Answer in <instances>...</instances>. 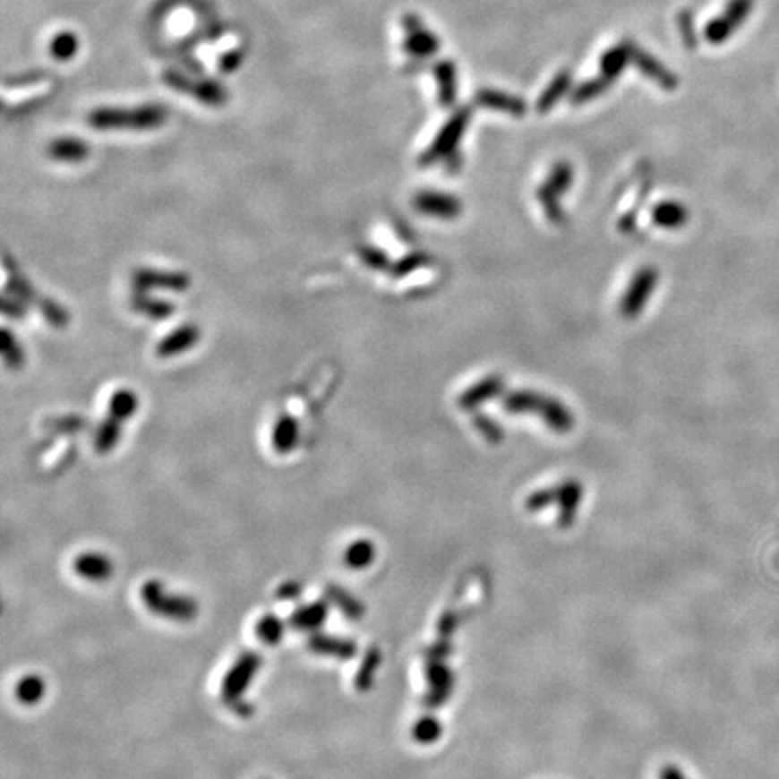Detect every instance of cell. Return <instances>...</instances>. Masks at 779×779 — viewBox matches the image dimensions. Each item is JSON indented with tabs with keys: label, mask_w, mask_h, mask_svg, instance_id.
Returning a JSON list of instances; mask_svg holds the SVG:
<instances>
[{
	"label": "cell",
	"mask_w": 779,
	"mask_h": 779,
	"mask_svg": "<svg viewBox=\"0 0 779 779\" xmlns=\"http://www.w3.org/2000/svg\"><path fill=\"white\" fill-rule=\"evenodd\" d=\"M659 779H688L686 777V774L679 768V766H675V765H666V766H663L661 768V772H659Z\"/></svg>",
	"instance_id": "obj_20"
},
{
	"label": "cell",
	"mask_w": 779,
	"mask_h": 779,
	"mask_svg": "<svg viewBox=\"0 0 779 779\" xmlns=\"http://www.w3.org/2000/svg\"><path fill=\"white\" fill-rule=\"evenodd\" d=\"M569 87V74H560L556 78V81L552 83V87H549V90L544 94L542 98V108H547L554 103V99L565 92V89Z\"/></svg>",
	"instance_id": "obj_19"
},
{
	"label": "cell",
	"mask_w": 779,
	"mask_h": 779,
	"mask_svg": "<svg viewBox=\"0 0 779 779\" xmlns=\"http://www.w3.org/2000/svg\"><path fill=\"white\" fill-rule=\"evenodd\" d=\"M258 670V659L251 654L240 657L233 670L227 673L224 684H222V695L226 700H235L242 695V691L249 686L254 672Z\"/></svg>",
	"instance_id": "obj_5"
},
{
	"label": "cell",
	"mask_w": 779,
	"mask_h": 779,
	"mask_svg": "<svg viewBox=\"0 0 779 779\" xmlns=\"http://www.w3.org/2000/svg\"><path fill=\"white\" fill-rule=\"evenodd\" d=\"M403 26L407 31L405 49L408 55H412L415 58H426L439 49L437 37L433 33H430L417 17L407 15L403 19Z\"/></svg>",
	"instance_id": "obj_4"
},
{
	"label": "cell",
	"mask_w": 779,
	"mask_h": 779,
	"mask_svg": "<svg viewBox=\"0 0 779 779\" xmlns=\"http://www.w3.org/2000/svg\"><path fill=\"white\" fill-rule=\"evenodd\" d=\"M375 558V549L368 540H357L345 551V565L350 569H366Z\"/></svg>",
	"instance_id": "obj_9"
},
{
	"label": "cell",
	"mask_w": 779,
	"mask_h": 779,
	"mask_svg": "<svg viewBox=\"0 0 779 779\" xmlns=\"http://www.w3.org/2000/svg\"><path fill=\"white\" fill-rule=\"evenodd\" d=\"M78 49H80V40L71 31H62V33L55 35L51 44H49V51H51L53 58L58 62L73 60L76 56Z\"/></svg>",
	"instance_id": "obj_8"
},
{
	"label": "cell",
	"mask_w": 779,
	"mask_h": 779,
	"mask_svg": "<svg viewBox=\"0 0 779 779\" xmlns=\"http://www.w3.org/2000/svg\"><path fill=\"white\" fill-rule=\"evenodd\" d=\"M312 647H316V652L321 654H329V655H336V657H352L354 655V644L348 640H341V638H320L316 637L312 640Z\"/></svg>",
	"instance_id": "obj_12"
},
{
	"label": "cell",
	"mask_w": 779,
	"mask_h": 779,
	"mask_svg": "<svg viewBox=\"0 0 779 779\" xmlns=\"http://www.w3.org/2000/svg\"><path fill=\"white\" fill-rule=\"evenodd\" d=\"M637 64L640 65V69L647 74V76H652V78H655L657 81H661L664 87H670V85H673L675 83V80H673V76L672 74H668L664 69H663V65H659L652 56H646V55H638V58H637Z\"/></svg>",
	"instance_id": "obj_15"
},
{
	"label": "cell",
	"mask_w": 779,
	"mask_h": 779,
	"mask_svg": "<svg viewBox=\"0 0 779 779\" xmlns=\"http://www.w3.org/2000/svg\"><path fill=\"white\" fill-rule=\"evenodd\" d=\"M480 98H482V103H485L489 107H498V108H505L510 112H522L524 110L522 103H519L518 99L509 98L507 94H501V92L484 90V92H480Z\"/></svg>",
	"instance_id": "obj_16"
},
{
	"label": "cell",
	"mask_w": 779,
	"mask_h": 779,
	"mask_svg": "<svg viewBox=\"0 0 779 779\" xmlns=\"http://www.w3.org/2000/svg\"><path fill=\"white\" fill-rule=\"evenodd\" d=\"M85 145L78 140H62L53 145V154L56 158H81L85 154Z\"/></svg>",
	"instance_id": "obj_18"
},
{
	"label": "cell",
	"mask_w": 779,
	"mask_h": 779,
	"mask_svg": "<svg viewBox=\"0 0 779 779\" xmlns=\"http://www.w3.org/2000/svg\"><path fill=\"white\" fill-rule=\"evenodd\" d=\"M325 617H327V606L323 603H314L296 610L291 622L300 629H316L323 624Z\"/></svg>",
	"instance_id": "obj_7"
},
{
	"label": "cell",
	"mask_w": 779,
	"mask_h": 779,
	"mask_svg": "<svg viewBox=\"0 0 779 779\" xmlns=\"http://www.w3.org/2000/svg\"><path fill=\"white\" fill-rule=\"evenodd\" d=\"M167 112L159 105L136 108H98L90 114V124L98 128H154L161 124Z\"/></svg>",
	"instance_id": "obj_1"
},
{
	"label": "cell",
	"mask_w": 779,
	"mask_h": 779,
	"mask_svg": "<svg viewBox=\"0 0 779 779\" xmlns=\"http://www.w3.org/2000/svg\"><path fill=\"white\" fill-rule=\"evenodd\" d=\"M439 736H441V725L435 718H423L414 727V740L423 745L437 741Z\"/></svg>",
	"instance_id": "obj_14"
},
{
	"label": "cell",
	"mask_w": 779,
	"mask_h": 779,
	"mask_svg": "<svg viewBox=\"0 0 779 779\" xmlns=\"http://www.w3.org/2000/svg\"><path fill=\"white\" fill-rule=\"evenodd\" d=\"M437 78L441 85V96L442 103H449V99L455 94V69L451 64H441L437 67Z\"/></svg>",
	"instance_id": "obj_17"
},
{
	"label": "cell",
	"mask_w": 779,
	"mask_h": 779,
	"mask_svg": "<svg viewBox=\"0 0 779 779\" xmlns=\"http://www.w3.org/2000/svg\"><path fill=\"white\" fill-rule=\"evenodd\" d=\"M74 569L83 579H89V581H105L112 574L110 560L107 556L96 554V552L78 556L74 561Z\"/></svg>",
	"instance_id": "obj_6"
},
{
	"label": "cell",
	"mask_w": 779,
	"mask_h": 779,
	"mask_svg": "<svg viewBox=\"0 0 779 779\" xmlns=\"http://www.w3.org/2000/svg\"><path fill=\"white\" fill-rule=\"evenodd\" d=\"M163 80L175 90L190 94L197 98L201 103L206 105H222L226 101V90L222 85L211 81V80H199L186 76L179 71H167Z\"/></svg>",
	"instance_id": "obj_2"
},
{
	"label": "cell",
	"mask_w": 779,
	"mask_h": 779,
	"mask_svg": "<svg viewBox=\"0 0 779 779\" xmlns=\"http://www.w3.org/2000/svg\"><path fill=\"white\" fill-rule=\"evenodd\" d=\"M256 635L266 644H278L284 637V624L277 615H266L258 621Z\"/></svg>",
	"instance_id": "obj_11"
},
{
	"label": "cell",
	"mask_w": 779,
	"mask_h": 779,
	"mask_svg": "<svg viewBox=\"0 0 779 779\" xmlns=\"http://www.w3.org/2000/svg\"><path fill=\"white\" fill-rule=\"evenodd\" d=\"M143 599L149 604L150 610L175 619H190L195 615L197 606L190 599L177 597V595H167L165 588L159 583H149L143 588Z\"/></svg>",
	"instance_id": "obj_3"
},
{
	"label": "cell",
	"mask_w": 779,
	"mask_h": 779,
	"mask_svg": "<svg viewBox=\"0 0 779 779\" xmlns=\"http://www.w3.org/2000/svg\"><path fill=\"white\" fill-rule=\"evenodd\" d=\"M44 691H46V684L37 675L24 677L17 686V697L24 704H37L44 697Z\"/></svg>",
	"instance_id": "obj_10"
},
{
	"label": "cell",
	"mask_w": 779,
	"mask_h": 779,
	"mask_svg": "<svg viewBox=\"0 0 779 779\" xmlns=\"http://www.w3.org/2000/svg\"><path fill=\"white\" fill-rule=\"evenodd\" d=\"M629 58V46H617L603 58V73L604 76H615Z\"/></svg>",
	"instance_id": "obj_13"
}]
</instances>
